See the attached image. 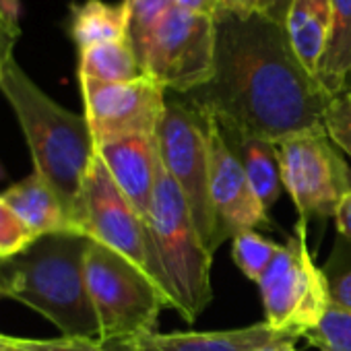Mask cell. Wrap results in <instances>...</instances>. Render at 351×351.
Instances as JSON below:
<instances>
[{
    "label": "cell",
    "instance_id": "10",
    "mask_svg": "<svg viewBox=\"0 0 351 351\" xmlns=\"http://www.w3.org/2000/svg\"><path fill=\"white\" fill-rule=\"evenodd\" d=\"M73 219L79 234L122 254L149 273L147 223L118 189L97 153L85 173Z\"/></svg>",
    "mask_w": 351,
    "mask_h": 351
},
{
    "label": "cell",
    "instance_id": "20",
    "mask_svg": "<svg viewBox=\"0 0 351 351\" xmlns=\"http://www.w3.org/2000/svg\"><path fill=\"white\" fill-rule=\"evenodd\" d=\"M143 77L147 75L130 40L108 42L79 50V79H91L99 83H128Z\"/></svg>",
    "mask_w": 351,
    "mask_h": 351
},
{
    "label": "cell",
    "instance_id": "21",
    "mask_svg": "<svg viewBox=\"0 0 351 351\" xmlns=\"http://www.w3.org/2000/svg\"><path fill=\"white\" fill-rule=\"evenodd\" d=\"M281 244L261 236L258 232H242L232 238V258L242 275L254 283L261 281L273 258L277 256Z\"/></svg>",
    "mask_w": 351,
    "mask_h": 351
},
{
    "label": "cell",
    "instance_id": "12",
    "mask_svg": "<svg viewBox=\"0 0 351 351\" xmlns=\"http://www.w3.org/2000/svg\"><path fill=\"white\" fill-rule=\"evenodd\" d=\"M203 114V112H201ZM207 120V147H209V186L219 234L223 242L242 232L269 226V211L254 195L244 167L226 138L219 124L203 114Z\"/></svg>",
    "mask_w": 351,
    "mask_h": 351
},
{
    "label": "cell",
    "instance_id": "13",
    "mask_svg": "<svg viewBox=\"0 0 351 351\" xmlns=\"http://www.w3.org/2000/svg\"><path fill=\"white\" fill-rule=\"evenodd\" d=\"M95 153L108 167L118 189L147 223L161 163L157 136H126L110 141L97 145Z\"/></svg>",
    "mask_w": 351,
    "mask_h": 351
},
{
    "label": "cell",
    "instance_id": "28",
    "mask_svg": "<svg viewBox=\"0 0 351 351\" xmlns=\"http://www.w3.org/2000/svg\"><path fill=\"white\" fill-rule=\"evenodd\" d=\"M173 3L178 9L207 17H217V13L221 11V0H173Z\"/></svg>",
    "mask_w": 351,
    "mask_h": 351
},
{
    "label": "cell",
    "instance_id": "11",
    "mask_svg": "<svg viewBox=\"0 0 351 351\" xmlns=\"http://www.w3.org/2000/svg\"><path fill=\"white\" fill-rule=\"evenodd\" d=\"M85 118L95 147L126 138L155 136L167 106L165 87L151 77L128 83L79 79Z\"/></svg>",
    "mask_w": 351,
    "mask_h": 351
},
{
    "label": "cell",
    "instance_id": "24",
    "mask_svg": "<svg viewBox=\"0 0 351 351\" xmlns=\"http://www.w3.org/2000/svg\"><path fill=\"white\" fill-rule=\"evenodd\" d=\"M11 351H124L122 343H104L97 339L58 337V339H25L3 332Z\"/></svg>",
    "mask_w": 351,
    "mask_h": 351
},
{
    "label": "cell",
    "instance_id": "16",
    "mask_svg": "<svg viewBox=\"0 0 351 351\" xmlns=\"http://www.w3.org/2000/svg\"><path fill=\"white\" fill-rule=\"evenodd\" d=\"M330 9L332 0H289L283 21L293 52L314 77L328 36Z\"/></svg>",
    "mask_w": 351,
    "mask_h": 351
},
{
    "label": "cell",
    "instance_id": "3",
    "mask_svg": "<svg viewBox=\"0 0 351 351\" xmlns=\"http://www.w3.org/2000/svg\"><path fill=\"white\" fill-rule=\"evenodd\" d=\"M0 91L21 126L34 171L50 184L73 217L85 173L95 157L87 118L62 108L44 93L17 64L15 56L5 64Z\"/></svg>",
    "mask_w": 351,
    "mask_h": 351
},
{
    "label": "cell",
    "instance_id": "2",
    "mask_svg": "<svg viewBox=\"0 0 351 351\" xmlns=\"http://www.w3.org/2000/svg\"><path fill=\"white\" fill-rule=\"evenodd\" d=\"M89 238L54 234L0 265V293L48 318L62 337L99 339V322L85 279Z\"/></svg>",
    "mask_w": 351,
    "mask_h": 351
},
{
    "label": "cell",
    "instance_id": "9",
    "mask_svg": "<svg viewBox=\"0 0 351 351\" xmlns=\"http://www.w3.org/2000/svg\"><path fill=\"white\" fill-rule=\"evenodd\" d=\"M277 145L283 189L293 201L298 217H335L341 201L351 193V169L324 128L291 134Z\"/></svg>",
    "mask_w": 351,
    "mask_h": 351
},
{
    "label": "cell",
    "instance_id": "25",
    "mask_svg": "<svg viewBox=\"0 0 351 351\" xmlns=\"http://www.w3.org/2000/svg\"><path fill=\"white\" fill-rule=\"evenodd\" d=\"M38 238L0 197V261H11L34 246Z\"/></svg>",
    "mask_w": 351,
    "mask_h": 351
},
{
    "label": "cell",
    "instance_id": "31",
    "mask_svg": "<svg viewBox=\"0 0 351 351\" xmlns=\"http://www.w3.org/2000/svg\"><path fill=\"white\" fill-rule=\"evenodd\" d=\"M287 7H289V0H263V3H261V13H265L267 17L283 23L285 15H287Z\"/></svg>",
    "mask_w": 351,
    "mask_h": 351
},
{
    "label": "cell",
    "instance_id": "7",
    "mask_svg": "<svg viewBox=\"0 0 351 351\" xmlns=\"http://www.w3.org/2000/svg\"><path fill=\"white\" fill-rule=\"evenodd\" d=\"M155 136L165 171L184 195L201 240L215 256L223 238L211 201L205 116L189 101L167 99Z\"/></svg>",
    "mask_w": 351,
    "mask_h": 351
},
{
    "label": "cell",
    "instance_id": "27",
    "mask_svg": "<svg viewBox=\"0 0 351 351\" xmlns=\"http://www.w3.org/2000/svg\"><path fill=\"white\" fill-rule=\"evenodd\" d=\"M330 287L332 306L351 312V256L349 258H330L328 269L324 271Z\"/></svg>",
    "mask_w": 351,
    "mask_h": 351
},
{
    "label": "cell",
    "instance_id": "34",
    "mask_svg": "<svg viewBox=\"0 0 351 351\" xmlns=\"http://www.w3.org/2000/svg\"><path fill=\"white\" fill-rule=\"evenodd\" d=\"M0 300H3V293H0Z\"/></svg>",
    "mask_w": 351,
    "mask_h": 351
},
{
    "label": "cell",
    "instance_id": "36",
    "mask_svg": "<svg viewBox=\"0 0 351 351\" xmlns=\"http://www.w3.org/2000/svg\"><path fill=\"white\" fill-rule=\"evenodd\" d=\"M122 347H124V345H122Z\"/></svg>",
    "mask_w": 351,
    "mask_h": 351
},
{
    "label": "cell",
    "instance_id": "6",
    "mask_svg": "<svg viewBox=\"0 0 351 351\" xmlns=\"http://www.w3.org/2000/svg\"><path fill=\"white\" fill-rule=\"evenodd\" d=\"M265 322L279 335L304 337L332 306L326 273L316 267L308 246L306 221L298 219L293 234L256 283Z\"/></svg>",
    "mask_w": 351,
    "mask_h": 351
},
{
    "label": "cell",
    "instance_id": "15",
    "mask_svg": "<svg viewBox=\"0 0 351 351\" xmlns=\"http://www.w3.org/2000/svg\"><path fill=\"white\" fill-rule=\"evenodd\" d=\"M0 197L5 199V203L17 213V217L36 238L54 234H79L60 197L36 171L17 184H11Z\"/></svg>",
    "mask_w": 351,
    "mask_h": 351
},
{
    "label": "cell",
    "instance_id": "18",
    "mask_svg": "<svg viewBox=\"0 0 351 351\" xmlns=\"http://www.w3.org/2000/svg\"><path fill=\"white\" fill-rule=\"evenodd\" d=\"M351 75V0H332L328 36L316 79L322 89L335 97L345 91Z\"/></svg>",
    "mask_w": 351,
    "mask_h": 351
},
{
    "label": "cell",
    "instance_id": "33",
    "mask_svg": "<svg viewBox=\"0 0 351 351\" xmlns=\"http://www.w3.org/2000/svg\"><path fill=\"white\" fill-rule=\"evenodd\" d=\"M0 351H11V347L5 343V339H3V332H0Z\"/></svg>",
    "mask_w": 351,
    "mask_h": 351
},
{
    "label": "cell",
    "instance_id": "32",
    "mask_svg": "<svg viewBox=\"0 0 351 351\" xmlns=\"http://www.w3.org/2000/svg\"><path fill=\"white\" fill-rule=\"evenodd\" d=\"M254 351H298V339L287 337V335H279V337L271 339L269 343H265L263 347H258Z\"/></svg>",
    "mask_w": 351,
    "mask_h": 351
},
{
    "label": "cell",
    "instance_id": "19",
    "mask_svg": "<svg viewBox=\"0 0 351 351\" xmlns=\"http://www.w3.org/2000/svg\"><path fill=\"white\" fill-rule=\"evenodd\" d=\"M69 34L79 50L128 40V11L122 5H110L104 0H85L71 7Z\"/></svg>",
    "mask_w": 351,
    "mask_h": 351
},
{
    "label": "cell",
    "instance_id": "8",
    "mask_svg": "<svg viewBox=\"0 0 351 351\" xmlns=\"http://www.w3.org/2000/svg\"><path fill=\"white\" fill-rule=\"evenodd\" d=\"M215 46V17L173 7L151 32L138 60L147 77L169 91L189 95L211 81Z\"/></svg>",
    "mask_w": 351,
    "mask_h": 351
},
{
    "label": "cell",
    "instance_id": "30",
    "mask_svg": "<svg viewBox=\"0 0 351 351\" xmlns=\"http://www.w3.org/2000/svg\"><path fill=\"white\" fill-rule=\"evenodd\" d=\"M263 0H221V11L238 13V15H250L261 13Z\"/></svg>",
    "mask_w": 351,
    "mask_h": 351
},
{
    "label": "cell",
    "instance_id": "14",
    "mask_svg": "<svg viewBox=\"0 0 351 351\" xmlns=\"http://www.w3.org/2000/svg\"><path fill=\"white\" fill-rule=\"evenodd\" d=\"M279 337L265 320L230 330L205 332H145L122 341L124 351H254Z\"/></svg>",
    "mask_w": 351,
    "mask_h": 351
},
{
    "label": "cell",
    "instance_id": "4",
    "mask_svg": "<svg viewBox=\"0 0 351 351\" xmlns=\"http://www.w3.org/2000/svg\"><path fill=\"white\" fill-rule=\"evenodd\" d=\"M147 234L151 279L165 295L167 308L189 324L197 322L213 300V254L203 244L189 203L163 163L157 171Z\"/></svg>",
    "mask_w": 351,
    "mask_h": 351
},
{
    "label": "cell",
    "instance_id": "1",
    "mask_svg": "<svg viewBox=\"0 0 351 351\" xmlns=\"http://www.w3.org/2000/svg\"><path fill=\"white\" fill-rule=\"evenodd\" d=\"M215 25L213 77L186 95L189 104L228 134L271 143L324 128L332 97L300 62L283 23L265 13L219 11Z\"/></svg>",
    "mask_w": 351,
    "mask_h": 351
},
{
    "label": "cell",
    "instance_id": "26",
    "mask_svg": "<svg viewBox=\"0 0 351 351\" xmlns=\"http://www.w3.org/2000/svg\"><path fill=\"white\" fill-rule=\"evenodd\" d=\"M324 130L332 145L351 157V93L335 95L324 114Z\"/></svg>",
    "mask_w": 351,
    "mask_h": 351
},
{
    "label": "cell",
    "instance_id": "23",
    "mask_svg": "<svg viewBox=\"0 0 351 351\" xmlns=\"http://www.w3.org/2000/svg\"><path fill=\"white\" fill-rule=\"evenodd\" d=\"M304 339L318 351H351V312L330 306Z\"/></svg>",
    "mask_w": 351,
    "mask_h": 351
},
{
    "label": "cell",
    "instance_id": "5",
    "mask_svg": "<svg viewBox=\"0 0 351 351\" xmlns=\"http://www.w3.org/2000/svg\"><path fill=\"white\" fill-rule=\"evenodd\" d=\"M85 279L104 343L153 332L159 312L167 308L165 295L147 271L93 240L85 256Z\"/></svg>",
    "mask_w": 351,
    "mask_h": 351
},
{
    "label": "cell",
    "instance_id": "22",
    "mask_svg": "<svg viewBox=\"0 0 351 351\" xmlns=\"http://www.w3.org/2000/svg\"><path fill=\"white\" fill-rule=\"evenodd\" d=\"M128 11V40L136 52L141 54L155 25L176 7L173 0H124Z\"/></svg>",
    "mask_w": 351,
    "mask_h": 351
},
{
    "label": "cell",
    "instance_id": "29",
    "mask_svg": "<svg viewBox=\"0 0 351 351\" xmlns=\"http://www.w3.org/2000/svg\"><path fill=\"white\" fill-rule=\"evenodd\" d=\"M335 223H337L339 236L351 244V193L341 201V205L335 213Z\"/></svg>",
    "mask_w": 351,
    "mask_h": 351
},
{
    "label": "cell",
    "instance_id": "17",
    "mask_svg": "<svg viewBox=\"0 0 351 351\" xmlns=\"http://www.w3.org/2000/svg\"><path fill=\"white\" fill-rule=\"evenodd\" d=\"M223 134L230 141L232 149L236 151L254 195L269 211L279 201L283 189L277 145L258 136H242V134H228V132Z\"/></svg>",
    "mask_w": 351,
    "mask_h": 351
},
{
    "label": "cell",
    "instance_id": "35",
    "mask_svg": "<svg viewBox=\"0 0 351 351\" xmlns=\"http://www.w3.org/2000/svg\"><path fill=\"white\" fill-rule=\"evenodd\" d=\"M0 265H3V261H0Z\"/></svg>",
    "mask_w": 351,
    "mask_h": 351
}]
</instances>
